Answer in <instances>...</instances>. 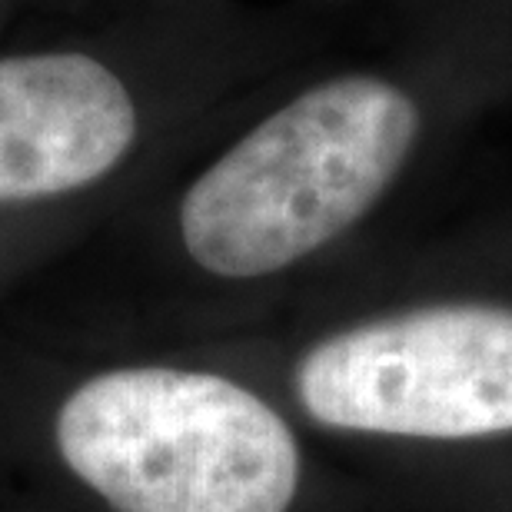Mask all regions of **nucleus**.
<instances>
[{
	"label": "nucleus",
	"mask_w": 512,
	"mask_h": 512,
	"mask_svg": "<svg viewBox=\"0 0 512 512\" xmlns=\"http://www.w3.org/2000/svg\"><path fill=\"white\" fill-rule=\"evenodd\" d=\"M419 110L380 77H336L256 124L200 173L180 237L207 273H276L346 233L396 180Z\"/></svg>",
	"instance_id": "1"
},
{
	"label": "nucleus",
	"mask_w": 512,
	"mask_h": 512,
	"mask_svg": "<svg viewBox=\"0 0 512 512\" xmlns=\"http://www.w3.org/2000/svg\"><path fill=\"white\" fill-rule=\"evenodd\" d=\"M57 446L120 512H286L300 486L283 416L213 373H100L60 406Z\"/></svg>",
	"instance_id": "2"
},
{
	"label": "nucleus",
	"mask_w": 512,
	"mask_h": 512,
	"mask_svg": "<svg viewBox=\"0 0 512 512\" xmlns=\"http://www.w3.org/2000/svg\"><path fill=\"white\" fill-rule=\"evenodd\" d=\"M296 393L316 423L353 433H509L512 310L423 306L353 326L306 353Z\"/></svg>",
	"instance_id": "3"
},
{
	"label": "nucleus",
	"mask_w": 512,
	"mask_h": 512,
	"mask_svg": "<svg viewBox=\"0 0 512 512\" xmlns=\"http://www.w3.org/2000/svg\"><path fill=\"white\" fill-rule=\"evenodd\" d=\"M133 140L130 90L97 57H0V203L90 187L127 157Z\"/></svg>",
	"instance_id": "4"
}]
</instances>
